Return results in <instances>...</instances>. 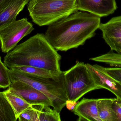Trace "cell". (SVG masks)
<instances>
[{
  "label": "cell",
  "mask_w": 121,
  "mask_h": 121,
  "mask_svg": "<svg viewBox=\"0 0 121 121\" xmlns=\"http://www.w3.org/2000/svg\"><path fill=\"white\" fill-rule=\"evenodd\" d=\"M60 121V113L50 108V106H44L38 117V121Z\"/></svg>",
  "instance_id": "obj_19"
},
{
  "label": "cell",
  "mask_w": 121,
  "mask_h": 121,
  "mask_svg": "<svg viewBox=\"0 0 121 121\" xmlns=\"http://www.w3.org/2000/svg\"><path fill=\"white\" fill-rule=\"evenodd\" d=\"M65 85L68 101L76 102L88 92L101 89L95 83L86 64L77 62L64 72Z\"/></svg>",
  "instance_id": "obj_5"
},
{
  "label": "cell",
  "mask_w": 121,
  "mask_h": 121,
  "mask_svg": "<svg viewBox=\"0 0 121 121\" xmlns=\"http://www.w3.org/2000/svg\"><path fill=\"white\" fill-rule=\"evenodd\" d=\"M99 29L112 51L121 53V16L114 17L105 23H100Z\"/></svg>",
  "instance_id": "obj_8"
},
{
  "label": "cell",
  "mask_w": 121,
  "mask_h": 121,
  "mask_svg": "<svg viewBox=\"0 0 121 121\" xmlns=\"http://www.w3.org/2000/svg\"><path fill=\"white\" fill-rule=\"evenodd\" d=\"M77 3L78 10L100 17L113 13L117 8L116 0H77Z\"/></svg>",
  "instance_id": "obj_9"
},
{
  "label": "cell",
  "mask_w": 121,
  "mask_h": 121,
  "mask_svg": "<svg viewBox=\"0 0 121 121\" xmlns=\"http://www.w3.org/2000/svg\"><path fill=\"white\" fill-rule=\"evenodd\" d=\"M8 89L32 106L42 105L52 107V102L48 97L25 82L17 80L13 81Z\"/></svg>",
  "instance_id": "obj_7"
},
{
  "label": "cell",
  "mask_w": 121,
  "mask_h": 121,
  "mask_svg": "<svg viewBox=\"0 0 121 121\" xmlns=\"http://www.w3.org/2000/svg\"><path fill=\"white\" fill-rule=\"evenodd\" d=\"M10 69L19 70L36 76L49 78L59 76L63 72L62 71L60 72H57L39 67L27 66H16Z\"/></svg>",
  "instance_id": "obj_16"
},
{
  "label": "cell",
  "mask_w": 121,
  "mask_h": 121,
  "mask_svg": "<svg viewBox=\"0 0 121 121\" xmlns=\"http://www.w3.org/2000/svg\"><path fill=\"white\" fill-rule=\"evenodd\" d=\"M114 99H97V106L99 117L101 121H117V117L112 108Z\"/></svg>",
  "instance_id": "obj_13"
},
{
  "label": "cell",
  "mask_w": 121,
  "mask_h": 121,
  "mask_svg": "<svg viewBox=\"0 0 121 121\" xmlns=\"http://www.w3.org/2000/svg\"><path fill=\"white\" fill-rule=\"evenodd\" d=\"M86 65L95 84L101 89L110 91L121 101V82L104 73L94 65L87 63Z\"/></svg>",
  "instance_id": "obj_10"
},
{
  "label": "cell",
  "mask_w": 121,
  "mask_h": 121,
  "mask_svg": "<svg viewBox=\"0 0 121 121\" xmlns=\"http://www.w3.org/2000/svg\"><path fill=\"white\" fill-rule=\"evenodd\" d=\"M32 24L26 18L15 20L0 30V42L2 52L7 53L15 48L25 36L33 30Z\"/></svg>",
  "instance_id": "obj_6"
},
{
  "label": "cell",
  "mask_w": 121,
  "mask_h": 121,
  "mask_svg": "<svg viewBox=\"0 0 121 121\" xmlns=\"http://www.w3.org/2000/svg\"><path fill=\"white\" fill-rule=\"evenodd\" d=\"M97 99L84 98L75 105L73 111L79 117L78 121H101L98 114Z\"/></svg>",
  "instance_id": "obj_11"
},
{
  "label": "cell",
  "mask_w": 121,
  "mask_h": 121,
  "mask_svg": "<svg viewBox=\"0 0 121 121\" xmlns=\"http://www.w3.org/2000/svg\"><path fill=\"white\" fill-rule=\"evenodd\" d=\"M90 60L105 63L112 67H121V53L110 52L100 56L90 58Z\"/></svg>",
  "instance_id": "obj_17"
},
{
  "label": "cell",
  "mask_w": 121,
  "mask_h": 121,
  "mask_svg": "<svg viewBox=\"0 0 121 121\" xmlns=\"http://www.w3.org/2000/svg\"><path fill=\"white\" fill-rule=\"evenodd\" d=\"M30 0H15L0 11V30L16 20L19 13Z\"/></svg>",
  "instance_id": "obj_12"
},
{
  "label": "cell",
  "mask_w": 121,
  "mask_h": 121,
  "mask_svg": "<svg viewBox=\"0 0 121 121\" xmlns=\"http://www.w3.org/2000/svg\"><path fill=\"white\" fill-rule=\"evenodd\" d=\"M15 0H0V11L13 3Z\"/></svg>",
  "instance_id": "obj_23"
},
{
  "label": "cell",
  "mask_w": 121,
  "mask_h": 121,
  "mask_svg": "<svg viewBox=\"0 0 121 121\" xmlns=\"http://www.w3.org/2000/svg\"><path fill=\"white\" fill-rule=\"evenodd\" d=\"M94 65L104 73L121 82V67H106L97 64Z\"/></svg>",
  "instance_id": "obj_21"
},
{
  "label": "cell",
  "mask_w": 121,
  "mask_h": 121,
  "mask_svg": "<svg viewBox=\"0 0 121 121\" xmlns=\"http://www.w3.org/2000/svg\"><path fill=\"white\" fill-rule=\"evenodd\" d=\"M60 54L43 33H37L7 53L4 63L9 69L18 66L60 72Z\"/></svg>",
  "instance_id": "obj_2"
},
{
  "label": "cell",
  "mask_w": 121,
  "mask_h": 121,
  "mask_svg": "<svg viewBox=\"0 0 121 121\" xmlns=\"http://www.w3.org/2000/svg\"><path fill=\"white\" fill-rule=\"evenodd\" d=\"M28 10L39 26L50 24L78 11L77 0H30Z\"/></svg>",
  "instance_id": "obj_4"
},
{
  "label": "cell",
  "mask_w": 121,
  "mask_h": 121,
  "mask_svg": "<svg viewBox=\"0 0 121 121\" xmlns=\"http://www.w3.org/2000/svg\"><path fill=\"white\" fill-rule=\"evenodd\" d=\"M12 82L10 69L3 63L0 57V88L6 89Z\"/></svg>",
  "instance_id": "obj_20"
},
{
  "label": "cell",
  "mask_w": 121,
  "mask_h": 121,
  "mask_svg": "<svg viewBox=\"0 0 121 121\" xmlns=\"http://www.w3.org/2000/svg\"><path fill=\"white\" fill-rule=\"evenodd\" d=\"M17 119L4 92H0V121H16Z\"/></svg>",
  "instance_id": "obj_14"
},
{
  "label": "cell",
  "mask_w": 121,
  "mask_h": 121,
  "mask_svg": "<svg viewBox=\"0 0 121 121\" xmlns=\"http://www.w3.org/2000/svg\"><path fill=\"white\" fill-rule=\"evenodd\" d=\"M45 106H32L25 110L18 117L19 121H38L40 111Z\"/></svg>",
  "instance_id": "obj_18"
},
{
  "label": "cell",
  "mask_w": 121,
  "mask_h": 121,
  "mask_svg": "<svg viewBox=\"0 0 121 121\" xmlns=\"http://www.w3.org/2000/svg\"><path fill=\"white\" fill-rule=\"evenodd\" d=\"M100 22L98 16L77 11L50 25L44 35L55 49L67 51L93 37Z\"/></svg>",
  "instance_id": "obj_1"
},
{
  "label": "cell",
  "mask_w": 121,
  "mask_h": 121,
  "mask_svg": "<svg viewBox=\"0 0 121 121\" xmlns=\"http://www.w3.org/2000/svg\"><path fill=\"white\" fill-rule=\"evenodd\" d=\"M10 69L12 82L17 80L23 82L43 93L50 99L52 107L58 113H60L66 106L68 99L64 72L59 76L49 78L36 76L19 70Z\"/></svg>",
  "instance_id": "obj_3"
},
{
  "label": "cell",
  "mask_w": 121,
  "mask_h": 121,
  "mask_svg": "<svg viewBox=\"0 0 121 121\" xmlns=\"http://www.w3.org/2000/svg\"><path fill=\"white\" fill-rule=\"evenodd\" d=\"M4 92L7 99L17 117L18 119L20 114L32 106L19 96L10 91L8 89Z\"/></svg>",
  "instance_id": "obj_15"
},
{
  "label": "cell",
  "mask_w": 121,
  "mask_h": 121,
  "mask_svg": "<svg viewBox=\"0 0 121 121\" xmlns=\"http://www.w3.org/2000/svg\"><path fill=\"white\" fill-rule=\"evenodd\" d=\"M112 108L116 115L117 121H121V101L117 98L114 99Z\"/></svg>",
  "instance_id": "obj_22"
}]
</instances>
